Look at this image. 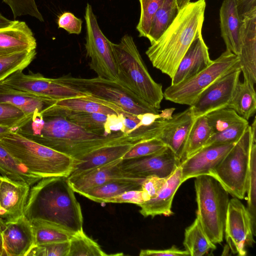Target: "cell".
<instances>
[{
    "label": "cell",
    "mask_w": 256,
    "mask_h": 256,
    "mask_svg": "<svg viewBox=\"0 0 256 256\" xmlns=\"http://www.w3.org/2000/svg\"><path fill=\"white\" fill-rule=\"evenodd\" d=\"M15 131L75 161L105 146L127 142L136 143L131 135L121 132L100 136L86 130L62 116L42 112L34 115Z\"/></svg>",
    "instance_id": "1"
},
{
    "label": "cell",
    "mask_w": 256,
    "mask_h": 256,
    "mask_svg": "<svg viewBox=\"0 0 256 256\" xmlns=\"http://www.w3.org/2000/svg\"><path fill=\"white\" fill-rule=\"evenodd\" d=\"M67 178H42L30 186L24 214L72 234L83 230V216Z\"/></svg>",
    "instance_id": "2"
},
{
    "label": "cell",
    "mask_w": 256,
    "mask_h": 256,
    "mask_svg": "<svg viewBox=\"0 0 256 256\" xmlns=\"http://www.w3.org/2000/svg\"><path fill=\"white\" fill-rule=\"evenodd\" d=\"M206 7V0L188 3L146 52L153 66L171 79L192 42L202 34Z\"/></svg>",
    "instance_id": "3"
},
{
    "label": "cell",
    "mask_w": 256,
    "mask_h": 256,
    "mask_svg": "<svg viewBox=\"0 0 256 256\" xmlns=\"http://www.w3.org/2000/svg\"><path fill=\"white\" fill-rule=\"evenodd\" d=\"M117 65V82L150 106L158 110L164 98L162 85L150 75L132 37L124 35L111 43Z\"/></svg>",
    "instance_id": "4"
},
{
    "label": "cell",
    "mask_w": 256,
    "mask_h": 256,
    "mask_svg": "<svg viewBox=\"0 0 256 256\" xmlns=\"http://www.w3.org/2000/svg\"><path fill=\"white\" fill-rule=\"evenodd\" d=\"M0 142L30 173L42 178H68L74 168L73 158L28 139L16 131L6 134Z\"/></svg>",
    "instance_id": "5"
},
{
    "label": "cell",
    "mask_w": 256,
    "mask_h": 256,
    "mask_svg": "<svg viewBox=\"0 0 256 256\" xmlns=\"http://www.w3.org/2000/svg\"><path fill=\"white\" fill-rule=\"evenodd\" d=\"M195 178L196 216L210 240L214 244H220L224 237L230 194L212 176L204 174Z\"/></svg>",
    "instance_id": "6"
},
{
    "label": "cell",
    "mask_w": 256,
    "mask_h": 256,
    "mask_svg": "<svg viewBox=\"0 0 256 256\" xmlns=\"http://www.w3.org/2000/svg\"><path fill=\"white\" fill-rule=\"evenodd\" d=\"M238 68V56L226 50L209 66L194 76L168 86L164 92V98L176 104L190 106L212 83Z\"/></svg>",
    "instance_id": "7"
},
{
    "label": "cell",
    "mask_w": 256,
    "mask_h": 256,
    "mask_svg": "<svg viewBox=\"0 0 256 256\" xmlns=\"http://www.w3.org/2000/svg\"><path fill=\"white\" fill-rule=\"evenodd\" d=\"M59 78L88 95L114 104L128 114L137 116L146 112L160 113L158 110L148 104L117 81L98 76L90 78H75L70 74Z\"/></svg>",
    "instance_id": "8"
},
{
    "label": "cell",
    "mask_w": 256,
    "mask_h": 256,
    "mask_svg": "<svg viewBox=\"0 0 256 256\" xmlns=\"http://www.w3.org/2000/svg\"><path fill=\"white\" fill-rule=\"evenodd\" d=\"M250 126L218 165L208 175L216 179L230 195L245 198L250 142Z\"/></svg>",
    "instance_id": "9"
},
{
    "label": "cell",
    "mask_w": 256,
    "mask_h": 256,
    "mask_svg": "<svg viewBox=\"0 0 256 256\" xmlns=\"http://www.w3.org/2000/svg\"><path fill=\"white\" fill-rule=\"evenodd\" d=\"M84 19L86 30L84 46L86 56L90 59V68L100 78L117 81L118 68L112 42L101 30L89 4L86 8Z\"/></svg>",
    "instance_id": "10"
},
{
    "label": "cell",
    "mask_w": 256,
    "mask_h": 256,
    "mask_svg": "<svg viewBox=\"0 0 256 256\" xmlns=\"http://www.w3.org/2000/svg\"><path fill=\"white\" fill-rule=\"evenodd\" d=\"M2 82L18 90L54 101L88 95L59 78H48L39 73L24 74L20 70Z\"/></svg>",
    "instance_id": "11"
},
{
    "label": "cell",
    "mask_w": 256,
    "mask_h": 256,
    "mask_svg": "<svg viewBox=\"0 0 256 256\" xmlns=\"http://www.w3.org/2000/svg\"><path fill=\"white\" fill-rule=\"evenodd\" d=\"M224 234L228 246L232 253L246 256L247 247L255 243L256 232L252 225V218L246 208L240 199H230L225 222Z\"/></svg>",
    "instance_id": "12"
},
{
    "label": "cell",
    "mask_w": 256,
    "mask_h": 256,
    "mask_svg": "<svg viewBox=\"0 0 256 256\" xmlns=\"http://www.w3.org/2000/svg\"><path fill=\"white\" fill-rule=\"evenodd\" d=\"M180 163L172 150L166 146L151 155L122 160L119 166L122 171L130 177L146 178L154 176L167 178Z\"/></svg>",
    "instance_id": "13"
},
{
    "label": "cell",
    "mask_w": 256,
    "mask_h": 256,
    "mask_svg": "<svg viewBox=\"0 0 256 256\" xmlns=\"http://www.w3.org/2000/svg\"><path fill=\"white\" fill-rule=\"evenodd\" d=\"M241 74L238 68L217 80L206 88L190 106L194 117L206 116L228 106Z\"/></svg>",
    "instance_id": "14"
},
{
    "label": "cell",
    "mask_w": 256,
    "mask_h": 256,
    "mask_svg": "<svg viewBox=\"0 0 256 256\" xmlns=\"http://www.w3.org/2000/svg\"><path fill=\"white\" fill-rule=\"evenodd\" d=\"M3 256H28L34 246L32 223L24 214L5 222L2 230Z\"/></svg>",
    "instance_id": "15"
},
{
    "label": "cell",
    "mask_w": 256,
    "mask_h": 256,
    "mask_svg": "<svg viewBox=\"0 0 256 256\" xmlns=\"http://www.w3.org/2000/svg\"><path fill=\"white\" fill-rule=\"evenodd\" d=\"M190 107L166 120L158 138L168 147L182 162L186 142L195 121Z\"/></svg>",
    "instance_id": "16"
},
{
    "label": "cell",
    "mask_w": 256,
    "mask_h": 256,
    "mask_svg": "<svg viewBox=\"0 0 256 256\" xmlns=\"http://www.w3.org/2000/svg\"><path fill=\"white\" fill-rule=\"evenodd\" d=\"M235 144L206 146L184 160L180 164L182 182L190 178L209 174Z\"/></svg>",
    "instance_id": "17"
},
{
    "label": "cell",
    "mask_w": 256,
    "mask_h": 256,
    "mask_svg": "<svg viewBox=\"0 0 256 256\" xmlns=\"http://www.w3.org/2000/svg\"><path fill=\"white\" fill-rule=\"evenodd\" d=\"M30 186L2 176L0 184V217L6 221L24 215Z\"/></svg>",
    "instance_id": "18"
},
{
    "label": "cell",
    "mask_w": 256,
    "mask_h": 256,
    "mask_svg": "<svg viewBox=\"0 0 256 256\" xmlns=\"http://www.w3.org/2000/svg\"><path fill=\"white\" fill-rule=\"evenodd\" d=\"M120 159L82 172L77 175L68 176L69 184L76 192L83 195L90 190L106 182L128 178L120 170ZM132 178V177H131Z\"/></svg>",
    "instance_id": "19"
},
{
    "label": "cell",
    "mask_w": 256,
    "mask_h": 256,
    "mask_svg": "<svg viewBox=\"0 0 256 256\" xmlns=\"http://www.w3.org/2000/svg\"><path fill=\"white\" fill-rule=\"evenodd\" d=\"M240 66L244 80L256 83V14L244 18L240 32Z\"/></svg>",
    "instance_id": "20"
},
{
    "label": "cell",
    "mask_w": 256,
    "mask_h": 256,
    "mask_svg": "<svg viewBox=\"0 0 256 256\" xmlns=\"http://www.w3.org/2000/svg\"><path fill=\"white\" fill-rule=\"evenodd\" d=\"M212 62L208 48L202 34L192 42L182 57L171 79L170 85L178 84L190 78L209 66Z\"/></svg>",
    "instance_id": "21"
},
{
    "label": "cell",
    "mask_w": 256,
    "mask_h": 256,
    "mask_svg": "<svg viewBox=\"0 0 256 256\" xmlns=\"http://www.w3.org/2000/svg\"><path fill=\"white\" fill-rule=\"evenodd\" d=\"M36 48V40L25 22L14 20L10 26L0 28V56Z\"/></svg>",
    "instance_id": "22"
},
{
    "label": "cell",
    "mask_w": 256,
    "mask_h": 256,
    "mask_svg": "<svg viewBox=\"0 0 256 256\" xmlns=\"http://www.w3.org/2000/svg\"><path fill=\"white\" fill-rule=\"evenodd\" d=\"M180 166L166 178V182L157 196L144 202L140 206V214L144 217L158 215L168 216L173 214L172 206L175 194L182 184Z\"/></svg>",
    "instance_id": "23"
},
{
    "label": "cell",
    "mask_w": 256,
    "mask_h": 256,
    "mask_svg": "<svg viewBox=\"0 0 256 256\" xmlns=\"http://www.w3.org/2000/svg\"><path fill=\"white\" fill-rule=\"evenodd\" d=\"M221 36L226 50L238 56L240 49V32L242 20L237 9V0H224L220 10Z\"/></svg>",
    "instance_id": "24"
},
{
    "label": "cell",
    "mask_w": 256,
    "mask_h": 256,
    "mask_svg": "<svg viewBox=\"0 0 256 256\" xmlns=\"http://www.w3.org/2000/svg\"><path fill=\"white\" fill-rule=\"evenodd\" d=\"M136 143H118L100 148L90 152L82 158L74 160L72 172L69 176L77 175L89 170L103 166L120 159Z\"/></svg>",
    "instance_id": "25"
},
{
    "label": "cell",
    "mask_w": 256,
    "mask_h": 256,
    "mask_svg": "<svg viewBox=\"0 0 256 256\" xmlns=\"http://www.w3.org/2000/svg\"><path fill=\"white\" fill-rule=\"evenodd\" d=\"M49 106L58 110L75 112L131 115L114 104L91 95L56 100Z\"/></svg>",
    "instance_id": "26"
},
{
    "label": "cell",
    "mask_w": 256,
    "mask_h": 256,
    "mask_svg": "<svg viewBox=\"0 0 256 256\" xmlns=\"http://www.w3.org/2000/svg\"><path fill=\"white\" fill-rule=\"evenodd\" d=\"M55 102L18 90L0 82V102L15 106L30 118Z\"/></svg>",
    "instance_id": "27"
},
{
    "label": "cell",
    "mask_w": 256,
    "mask_h": 256,
    "mask_svg": "<svg viewBox=\"0 0 256 256\" xmlns=\"http://www.w3.org/2000/svg\"><path fill=\"white\" fill-rule=\"evenodd\" d=\"M41 112L49 115L62 116L86 130L105 136L104 125L106 115L103 114L63 110L50 106Z\"/></svg>",
    "instance_id": "28"
},
{
    "label": "cell",
    "mask_w": 256,
    "mask_h": 256,
    "mask_svg": "<svg viewBox=\"0 0 256 256\" xmlns=\"http://www.w3.org/2000/svg\"><path fill=\"white\" fill-rule=\"evenodd\" d=\"M145 178H126L113 180L95 188L82 196L96 202H107L108 200L122 193L130 190H140Z\"/></svg>",
    "instance_id": "29"
},
{
    "label": "cell",
    "mask_w": 256,
    "mask_h": 256,
    "mask_svg": "<svg viewBox=\"0 0 256 256\" xmlns=\"http://www.w3.org/2000/svg\"><path fill=\"white\" fill-rule=\"evenodd\" d=\"M228 108L248 120L256 112V93L254 86L244 80L237 82Z\"/></svg>",
    "instance_id": "30"
},
{
    "label": "cell",
    "mask_w": 256,
    "mask_h": 256,
    "mask_svg": "<svg viewBox=\"0 0 256 256\" xmlns=\"http://www.w3.org/2000/svg\"><path fill=\"white\" fill-rule=\"evenodd\" d=\"M183 245L185 250L192 256L208 254L216 248V244L203 230L197 216L185 230Z\"/></svg>",
    "instance_id": "31"
},
{
    "label": "cell",
    "mask_w": 256,
    "mask_h": 256,
    "mask_svg": "<svg viewBox=\"0 0 256 256\" xmlns=\"http://www.w3.org/2000/svg\"><path fill=\"white\" fill-rule=\"evenodd\" d=\"M0 174L2 176L24 182L30 186L42 179L30 173L0 142Z\"/></svg>",
    "instance_id": "32"
},
{
    "label": "cell",
    "mask_w": 256,
    "mask_h": 256,
    "mask_svg": "<svg viewBox=\"0 0 256 256\" xmlns=\"http://www.w3.org/2000/svg\"><path fill=\"white\" fill-rule=\"evenodd\" d=\"M250 142L246 185L247 209L250 214L252 225L256 232V118L250 126Z\"/></svg>",
    "instance_id": "33"
},
{
    "label": "cell",
    "mask_w": 256,
    "mask_h": 256,
    "mask_svg": "<svg viewBox=\"0 0 256 256\" xmlns=\"http://www.w3.org/2000/svg\"><path fill=\"white\" fill-rule=\"evenodd\" d=\"M178 12L176 0H164L154 15L146 37L150 44L156 41L171 24Z\"/></svg>",
    "instance_id": "34"
},
{
    "label": "cell",
    "mask_w": 256,
    "mask_h": 256,
    "mask_svg": "<svg viewBox=\"0 0 256 256\" xmlns=\"http://www.w3.org/2000/svg\"><path fill=\"white\" fill-rule=\"evenodd\" d=\"M213 134L205 116L196 118L188 136L182 162L203 148Z\"/></svg>",
    "instance_id": "35"
},
{
    "label": "cell",
    "mask_w": 256,
    "mask_h": 256,
    "mask_svg": "<svg viewBox=\"0 0 256 256\" xmlns=\"http://www.w3.org/2000/svg\"><path fill=\"white\" fill-rule=\"evenodd\" d=\"M34 235V246L53 242L70 241L74 234L46 222L31 221Z\"/></svg>",
    "instance_id": "36"
},
{
    "label": "cell",
    "mask_w": 256,
    "mask_h": 256,
    "mask_svg": "<svg viewBox=\"0 0 256 256\" xmlns=\"http://www.w3.org/2000/svg\"><path fill=\"white\" fill-rule=\"evenodd\" d=\"M122 253L108 254L94 240L87 236L84 230L74 234L70 240L68 256H108L122 255Z\"/></svg>",
    "instance_id": "37"
},
{
    "label": "cell",
    "mask_w": 256,
    "mask_h": 256,
    "mask_svg": "<svg viewBox=\"0 0 256 256\" xmlns=\"http://www.w3.org/2000/svg\"><path fill=\"white\" fill-rule=\"evenodd\" d=\"M36 54L34 50L0 56V82L18 70H22L31 63Z\"/></svg>",
    "instance_id": "38"
},
{
    "label": "cell",
    "mask_w": 256,
    "mask_h": 256,
    "mask_svg": "<svg viewBox=\"0 0 256 256\" xmlns=\"http://www.w3.org/2000/svg\"><path fill=\"white\" fill-rule=\"evenodd\" d=\"M205 116L214 134L246 120L228 107L212 111Z\"/></svg>",
    "instance_id": "39"
},
{
    "label": "cell",
    "mask_w": 256,
    "mask_h": 256,
    "mask_svg": "<svg viewBox=\"0 0 256 256\" xmlns=\"http://www.w3.org/2000/svg\"><path fill=\"white\" fill-rule=\"evenodd\" d=\"M140 14L136 28L140 37L146 38L154 15L162 5L164 0H139Z\"/></svg>",
    "instance_id": "40"
},
{
    "label": "cell",
    "mask_w": 256,
    "mask_h": 256,
    "mask_svg": "<svg viewBox=\"0 0 256 256\" xmlns=\"http://www.w3.org/2000/svg\"><path fill=\"white\" fill-rule=\"evenodd\" d=\"M248 126V122L246 120L234 125L222 132L214 134L208 140L204 147L212 145L236 143L241 138Z\"/></svg>",
    "instance_id": "41"
},
{
    "label": "cell",
    "mask_w": 256,
    "mask_h": 256,
    "mask_svg": "<svg viewBox=\"0 0 256 256\" xmlns=\"http://www.w3.org/2000/svg\"><path fill=\"white\" fill-rule=\"evenodd\" d=\"M29 118L15 106L0 102V126L8 127L15 130Z\"/></svg>",
    "instance_id": "42"
},
{
    "label": "cell",
    "mask_w": 256,
    "mask_h": 256,
    "mask_svg": "<svg viewBox=\"0 0 256 256\" xmlns=\"http://www.w3.org/2000/svg\"><path fill=\"white\" fill-rule=\"evenodd\" d=\"M166 146L160 139L154 138L137 142L123 156L122 160L140 158L156 154Z\"/></svg>",
    "instance_id": "43"
},
{
    "label": "cell",
    "mask_w": 256,
    "mask_h": 256,
    "mask_svg": "<svg viewBox=\"0 0 256 256\" xmlns=\"http://www.w3.org/2000/svg\"><path fill=\"white\" fill-rule=\"evenodd\" d=\"M11 8L14 17L29 15L40 22L44 18L38 10L35 0H3Z\"/></svg>",
    "instance_id": "44"
},
{
    "label": "cell",
    "mask_w": 256,
    "mask_h": 256,
    "mask_svg": "<svg viewBox=\"0 0 256 256\" xmlns=\"http://www.w3.org/2000/svg\"><path fill=\"white\" fill-rule=\"evenodd\" d=\"M70 241L53 242L34 246L28 256H68Z\"/></svg>",
    "instance_id": "45"
},
{
    "label": "cell",
    "mask_w": 256,
    "mask_h": 256,
    "mask_svg": "<svg viewBox=\"0 0 256 256\" xmlns=\"http://www.w3.org/2000/svg\"><path fill=\"white\" fill-rule=\"evenodd\" d=\"M166 178L158 176L146 178L142 183L141 189L144 202L155 198L162 188Z\"/></svg>",
    "instance_id": "46"
},
{
    "label": "cell",
    "mask_w": 256,
    "mask_h": 256,
    "mask_svg": "<svg viewBox=\"0 0 256 256\" xmlns=\"http://www.w3.org/2000/svg\"><path fill=\"white\" fill-rule=\"evenodd\" d=\"M58 28L66 30L70 34H80L82 32V21L72 13L65 12L60 14L58 18Z\"/></svg>",
    "instance_id": "47"
},
{
    "label": "cell",
    "mask_w": 256,
    "mask_h": 256,
    "mask_svg": "<svg viewBox=\"0 0 256 256\" xmlns=\"http://www.w3.org/2000/svg\"><path fill=\"white\" fill-rule=\"evenodd\" d=\"M144 202L141 190H130L110 198L107 202L130 203L140 206Z\"/></svg>",
    "instance_id": "48"
},
{
    "label": "cell",
    "mask_w": 256,
    "mask_h": 256,
    "mask_svg": "<svg viewBox=\"0 0 256 256\" xmlns=\"http://www.w3.org/2000/svg\"><path fill=\"white\" fill-rule=\"evenodd\" d=\"M124 114H108L104 123V135L106 136L113 132H121L124 133Z\"/></svg>",
    "instance_id": "49"
},
{
    "label": "cell",
    "mask_w": 256,
    "mask_h": 256,
    "mask_svg": "<svg viewBox=\"0 0 256 256\" xmlns=\"http://www.w3.org/2000/svg\"><path fill=\"white\" fill-rule=\"evenodd\" d=\"M139 255L140 256H188L190 254L186 250H181L175 246H172L170 248L164 250H142Z\"/></svg>",
    "instance_id": "50"
},
{
    "label": "cell",
    "mask_w": 256,
    "mask_h": 256,
    "mask_svg": "<svg viewBox=\"0 0 256 256\" xmlns=\"http://www.w3.org/2000/svg\"><path fill=\"white\" fill-rule=\"evenodd\" d=\"M237 9L242 20L256 14V0H237Z\"/></svg>",
    "instance_id": "51"
},
{
    "label": "cell",
    "mask_w": 256,
    "mask_h": 256,
    "mask_svg": "<svg viewBox=\"0 0 256 256\" xmlns=\"http://www.w3.org/2000/svg\"><path fill=\"white\" fill-rule=\"evenodd\" d=\"M124 133L128 135L130 133L134 131L137 124L139 122V119L137 116L133 115H128L124 116Z\"/></svg>",
    "instance_id": "52"
},
{
    "label": "cell",
    "mask_w": 256,
    "mask_h": 256,
    "mask_svg": "<svg viewBox=\"0 0 256 256\" xmlns=\"http://www.w3.org/2000/svg\"><path fill=\"white\" fill-rule=\"evenodd\" d=\"M14 20H11L3 16L0 13V28H4L12 25Z\"/></svg>",
    "instance_id": "53"
},
{
    "label": "cell",
    "mask_w": 256,
    "mask_h": 256,
    "mask_svg": "<svg viewBox=\"0 0 256 256\" xmlns=\"http://www.w3.org/2000/svg\"><path fill=\"white\" fill-rule=\"evenodd\" d=\"M5 225V222L0 217V256H3L4 249L2 239V230Z\"/></svg>",
    "instance_id": "54"
},
{
    "label": "cell",
    "mask_w": 256,
    "mask_h": 256,
    "mask_svg": "<svg viewBox=\"0 0 256 256\" xmlns=\"http://www.w3.org/2000/svg\"><path fill=\"white\" fill-rule=\"evenodd\" d=\"M11 130H14V129L8 127L0 126V140L6 134Z\"/></svg>",
    "instance_id": "55"
},
{
    "label": "cell",
    "mask_w": 256,
    "mask_h": 256,
    "mask_svg": "<svg viewBox=\"0 0 256 256\" xmlns=\"http://www.w3.org/2000/svg\"><path fill=\"white\" fill-rule=\"evenodd\" d=\"M178 8L180 10L185 5L190 2V0H176Z\"/></svg>",
    "instance_id": "56"
},
{
    "label": "cell",
    "mask_w": 256,
    "mask_h": 256,
    "mask_svg": "<svg viewBox=\"0 0 256 256\" xmlns=\"http://www.w3.org/2000/svg\"><path fill=\"white\" fill-rule=\"evenodd\" d=\"M2 176H0V184L1 182V181L2 180Z\"/></svg>",
    "instance_id": "57"
}]
</instances>
